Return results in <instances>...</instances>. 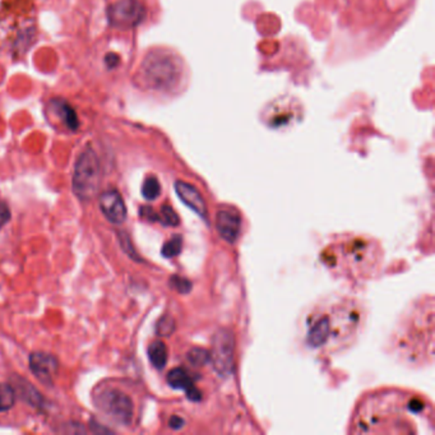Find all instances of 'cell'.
Returning a JSON list of instances; mask_svg holds the SVG:
<instances>
[{
    "instance_id": "cell-16",
    "label": "cell",
    "mask_w": 435,
    "mask_h": 435,
    "mask_svg": "<svg viewBox=\"0 0 435 435\" xmlns=\"http://www.w3.org/2000/svg\"><path fill=\"white\" fill-rule=\"evenodd\" d=\"M16 402V390L9 384H0V412L13 407Z\"/></svg>"
},
{
    "instance_id": "cell-13",
    "label": "cell",
    "mask_w": 435,
    "mask_h": 435,
    "mask_svg": "<svg viewBox=\"0 0 435 435\" xmlns=\"http://www.w3.org/2000/svg\"><path fill=\"white\" fill-rule=\"evenodd\" d=\"M167 383L170 384L175 390H186V395L193 401H198L200 398V393L193 385L192 379L189 378L188 373L181 368L173 369L167 374Z\"/></svg>"
},
{
    "instance_id": "cell-21",
    "label": "cell",
    "mask_w": 435,
    "mask_h": 435,
    "mask_svg": "<svg viewBox=\"0 0 435 435\" xmlns=\"http://www.w3.org/2000/svg\"><path fill=\"white\" fill-rule=\"evenodd\" d=\"M174 331V320L170 317H164L157 324V332L161 336H169Z\"/></svg>"
},
{
    "instance_id": "cell-23",
    "label": "cell",
    "mask_w": 435,
    "mask_h": 435,
    "mask_svg": "<svg viewBox=\"0 0 435 435\" xmlns=\"http://www.w3.org/2000/svg\"><path fill=\"white\" fill-rule=\"evenodd\" d=\"M183 420L180 419V417H176V416H173L171 419H170V426L173 429H180L183 426Z\"/></svg>"
},
{
    "instance_id": "cell-9",
    "label": "cell",
    "mask_w": 435,
    "mask_h": 435,
    "mask_svg": "<svg viewBox=\"0 0 435 435\" xmlns=\"http://www.w3.org/2000/svg\"><path fill=\"white\" fill-rule=\"evenodd\" d=\"M30 369L40 382L52 384L58 374V358L46 352H33L30 356Z\"/></svg>"
},
{
    "instance_id": "cell-20",
    "label": "cell",
    "mask_w": 435,
    "mask_h": 435,
    "mask_svg": "<svg viewBox=\"0 0 435 435\" xmlns=\"http://www.w3.org/2000/svg\"><path fill=\"white\" fill-rule=\"evenodd\" d=\"M180 250H181V239L179 237H175L164 245L162 254L166 258H173L179 254Z\"/></svg>"
},
{
    "instance_id": "cell-12",
    "label": "cell",
    "mask_w": 435,
    "mask_h": 435,
    "mask_svg": "<svg viewBox=\"0 0 435 435\" xmlns=\"http://www.w3.org/2000/svg\"><path fill=\"white\" fill-rule=\"evenodd\" d=\"M175 191L178 193L180 199L188 207H191L193 211L203 218H207V205H205V199L197 188L188 184L186 181H176L175 183Z\"/></svg>"
},
{
    "instance_id": "cell-14",
    "label": "cell",
    "mask_w": 435,
    "mask_h": 435,
    "mask_svg": "<svg viewBox=\"0 0 435 435\" xmlns=\"http://www.w3.org/2000/svg\"><path fill=\"white\" fill-rule=\"evenodd\" d=\"M115 20L123 23H138L145 16L141 4L135 1H123L115 8Z\"/></svg>"
},
{
    "instance_id": "cell-5",
    "label": "cell",
    "mask_w": 435,
    "mask_h": 435,
    "mask_svg": "<svg viewBox=\"0 0 435 435\" xmlns=\"http://www.w3.org/2000/svg\"><path fill=\"white\" fill-rule=\"evenodd\" d=\"M100 186V162L92 151H86L78 159L73 174V191L78 198L90 200Z\"/></svg>"
},
{
    "instance_id": "cell-6",
    "label": "cell",
    "mask_w": 435,
    "mask_h": 435,
    "mask_svg": "<svg viewBox=\"0 0 435 435\" xmlns=\"http://www.w3.org/2000/svg\"><path fill=\"white\" fill-rule=\"evenodd\" d=\"M235 358V339L229 329H218L212 339L210 361L220 377L226 378L232 374Z\"/></svg>"
},
{
    "instance_id": "cell-17",
    "label": "cell",
    "mask_w": 435,
    "mask_h": 435,
    "mask_svg": "<svg viewBox=\"0 0 435 435\" xmlns=\"http://www.w3.org/2000/svg\"><path fill=\"white\" fill-rule=\"evenodd\" d=\"M160 193L161 186L159 180L154 178V176L147 178L146 181H145V184H143V188H142L143 197L147 199V200H154V199L159 198Z\"/></svg>"
},
{
    "instance_id": "cell-8",
    "label": "cell",
    "mask_w": 435,
    "mask_h": 435,
    "mask_svg": "<svg viewBox=\"0 0 435 435\" xmlns=\"http://www.w3.org/2000/svg\"><path fill=\"white\" fill-rule=\"evenodd\" d=\"M96 402L105 414L120 424H129L133 419V402L130 397L120 390H103L97 397Z\"/></svg>"
},
{
    "instance_id": "cell-7",
    "label": "cell",
    "mask_w": 435,
    "mask_h": 435,
    "mask_svg": "<svg viewBox=\"0 0 435 435\" xmlns=\"http://www.w3.org/2000/svg\"><path fill=\"white\" fill-rule=\"evenodd\" d=\"M147 76L154 89H171L179 82L180 65L169 54H154L148 58Z\"/></svg>"
},
{
    "instance_id": "cell-18",
    "label": "cell",
    "mask_w": 435,
    "mask_h": 435,
    "mask_svg": "<svg viewBox=\"0 0 435 435\" xmlns=\"http://www.w3.org/2000/svg\"><path fill=\"white\" fill-rule=\"evenodd\" d=\"M186 358L191 361V364L194 366H203V365L210 363V352L205 349H199L194 347L191 351L188 352Z\"/></svg>"
},
{
    "instance_id": "cell-22",
    "label": "cell",
    "mask_w": 435,
    "mask_h": 435,
    "mask_svg": "<svg viewBox=\"0 0 435 435\" xmlns=\"http://www.w3.org/2000/svg\"><path fill=\"white\" fill-rule=\"evenodd\" d=\"M11 210L6 202L0 200V229H3L11 220Z\"/></svg>"
},
{
    "instance_id": "cell-19",
    "label": "cell",
    "mask_w": 435,
    "mask_h": 435,
    "mask_svg": "<svg viewBox=\"0 0 435 435\" xmlns=\"http://www.w3.org/2000/svg\"><path fill=\"white\" fill-rule=\"evenodd\" d=\"M159 220H160L161 222L167 225V226H178L179 225L178 215L169 205H164L161 208V216H159Z\"/></svg>"
},
{
    "instance_id": "cell-4",
    "label": "cell",
    "mask_w": 435,
    "mask_h": 435,
    "mask_svg": "<svg viewBox=\"0 0 435 435\" xmlns=\"http://www.w3.org/2000/svg\"><path fill=\"white\" fill-rule=\"evenodd\" d=\"M406 397L397 392H384L368 397L355 416L356 433H378L384 431V426L395 422L396 425L403 426L401 420L403 415L400 411V405Z\"/></svg>"
},
{
    "instance_id": "cell-3",
    "label": "cell",
    "mask_w": 435,
    "mask_h": 435,
    "mask_svg": "<svg viewBox=\"0 0 435 435\" xmlns=\"http://www.w3.org/2000/svg\"><path fill=\"white\" fill-rule=\"evenodd\" d=\"M379 256L377 244L355 237L332 244L324 252V261L331 269L344 271L342 273L358 278L371 275L377 269Z\"/></svg>"
},
{
    "instance_id": "cell-1",
    "label": "cell",
    "mask_w": 435,
    "mask_h": 435,
    "mask_svg": "<svg viewBox=\"0 0 435 435\" xmlns=\"http://www.w3.org/2000/svg\"><path fill=\"white\" fill-rule=\"evenodd\" d=\"M364 323V312L355 301H332L307 320V344L314 350L334 351L351 344Z\"/></svg>"
},
{
    "instance_id": "cell-2",
    "label": "cell",
    "mask_w": 435,
    "mask_h": 435,
    "mask_svg": "<svg viewBox=\"0 0 435 435\" xmlns=\"http://www.w3.org/2000/svg\"><path fill=\"white\" fill-rule=\"evenodd\" d=\"M398 352L411 363L433 358L434 349V303L430 299L417 304L407 314L395 341Z\"/></svg>"
},
{
    "instance_id": "cell-15",
    "label": "cell",
    "mask_w": 435,
    "mask_h": 435,
    "mask_svg": "<svg viewBox=\"0 0 435 435\" xmlns=\"http://www.w3.org/2000/svg\"><path fill=\"white\" fill-rule=\"evenodd\" d=\"M167 347L161 341H154L148 347V358L154 368L162 369L167 363Z\"/></svg>"
},
{
    "instance_id": "cell-10",
    "label": "cell",
    "mask_w": 435,
    "mask_h": 435,
    "mask_svg": "<svg viewBox=\"0 0 435 435\" xmlns=\"http://www.w3.org/2000/svg\"><path fill=\"white\" fill-rule=\"evenodd\" d=\"M216 229L225 242L235 243L242 230V218L239 212L231 208L220 210L216 218Z\"/></svg>"
},
{
    "instance_id": "cell-11",
    "label": "cell",
    "mask_w": 435,
    "mask_h": 435,
    "mask_svg": "<svg viewBox=\"0 0 435 435\" xmlns=\"http://www.w3.org/2000/svg\"><path fill=\"white\" fill-rule=\"evenodd\" d=\"M100 208L103 216L113 224H123L127 220V207L118 191H108L100 196Z\"/></svg>"
}]
</instances>
